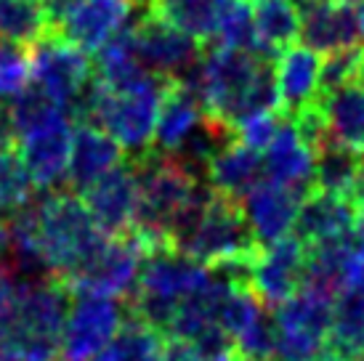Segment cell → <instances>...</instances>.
Wrapping results in <instances>:
<instances>
[{"mask_svg":"<svg viewBox=\"0 0 364 361\" xmlns=\"http://www.w3.org/2000/svg\"><path fill=\"white\" fill-rule=\"evenodd\" d=\"M72 308L64 281L14 284V298L0 319V361H61V340Z\"/></svg>","mask_w":364,"mask_h":361,"instance_id":"6da1fadb","label":"cell"},{"mask_svg":"<svg viewBox=\"0 0 364 361\" xmlns=\"http://www.w3.org/2000/svg\"><path fill=\"white\" fill-rule=\"evenodd\" d=\"M171 80L149 75L131 88L114 90L104 85L96 75L85 85L80 99L70 109L72 122L96 125L120 144L125 157L139 160L146 151H152L157 117H160V101Z\"/></svg>","mask_w":364,"mask_h":361,"instance_id":"7a4b0ae2","label":"cell"},{"mask_svg":"<svg viewBox=\"0 0 364 361\" xmlns=\"http://www.w3.org/2000/svg\"><path fill=\"white\" fill-rule=\"evenodd\" d=\"M35 239L46 274L70 284L107 242L75 191L35 197Z\"/></svg>","mask_w":364,"mask_h":361,"instance_id":"3957f363","label":"cell"},{"mask_svg":"<svg viewBox=\"0 0 364 361\" xmlns=\"http://www.w3.org/2000/svg\"><path fill=\"white\" fill-rule=\"evenodd\" d=\"M131 162L139 186L131 234L141 242L144 252L154 247H171L173 226L189 208L203 180L183 171L173 157L157 151H146L144 157Z\"/></svg>","mask_w":364,"mask_h":361,"instance_id":"277c9868","label":"cell"},{"mask_svg":"<svg viewBox=\"0 0 364 361\" xmlns=\"http://www.w3.org/2000/svg\"><path fill=\"white\" fill-rule=\"evenodd\" d=\"M205 276L208 269L203 263L192 261L173 247L146 250L139 266L136 287L125 298V311L168 340L181 301L203 284Z\"/></svg>","mask_w":364,"mask_h":361,"instance_id":"5b68a950","label":"cell"},{"mask_svg":"<svg viewBox=\"0 0 364 361\" xmlns=\"http://www.w3.org/2000/svg\"><path fill=\"white\" fill-rule=\"evenodd\" d=\"M261 250L263 247L245 218L242 205L210 189V200L205 205L200 221L178 252L210 269L223 261L261 255Z\"/></svg>","mask_w":364,"mask_h":361,"instance_id":"8992f818","label":"cell"},{"mask_svg":"<svg viewBox=\"0 0 364 361\" xmlns=\"http://www.w3.org/2000/svg\"><path fill=\"white\" fill-rule=\"evenodd\" d=\"M32 50V80L41 90H46L61 109L70 114L75 101L80 99L85 85L93 80V61L88 53L75 48L61 35L48 32L38 43L30 45Z\"/></svg>","mask_w":364,"mask_h":361,"instance_id":"52a82bcc","label":"cell"},{"mask_svg":"<svg viewBox=\"0 0 364 361\" xmlns=\"http://www.w3.org/2000/svg\"><path fill=\"white\" fill-rule=\"evenodd\" d=\"M133 53L146 72L165 80H181L203 59V43L160 21L149 11L131 21Z\"/></svg>","mask_w":364,"mask_h":361,"instance_id":"ba28073f","label":"cell"},{"mask_svg":"<svg viewBox=\"0 0 364 361\" xmlns=\"http://www.w3.org/2000/svg\"><path fill=\"white\" fill-rule=\"evenodd\" d=\"M141 258L144 247L133 234H128V237H107L102 250L85 263V269L67 287H70L72 295H93V298L125 301L133 292V287H136Z\"/></svg>","mask_w":364,"mask_h":361,"instance_id":"9c48e42d","label":"cell"},{"mask_svg":"<svg viewBox=\"0 0 364 361\" xmlns=\"http://www.w3.org/2000/svg\"><path fill=\"white\" fill-rule=\"evenodd\" d=\"M125 308L114 298L72 295V308L61 340V361H93L114 340Z\"/></svg>","mask_w":364,"mask_h":361,"instance_id":"30bf717a","label":"cell"},{"mask_svg":"<svg viewBox=\"0 0 364 361\" xmlns=\"http://www.w3.org/2000/svg\"><path fill=\"white\" fill-rule=\"evenodd\" d=\"M72 117L61 109L51 120L19 136V160L30 173L32 186L41 191H56L61 180L67 183V168L72 154Z\"/></svg>","mask_w":364,"mask_h":361,"instance_id":"8fae6325","label":"cell"},{"mask_svg":"<svg viewBox=\"0 0 364 361\" xmlns=\"http://www.w3.org/2000/svg\"><path fill=\"white\" fill-rule=\"evenodd\" d=\"M359 279H364V237L359 231L306 247L301 287L322 292L335 301Z\"/></svg>","mask_w":364,"mask_h":361,"instance_id":"7c38bea8","label":"cell"},{"mask_svg":"<svg viewBox=\"0 0 364 361\" xmlns=\"http://www.w3.org/2000/svg\"><path fill=\"white\" fill-rule=\"evenodd\" d=\"M301 16V45L319 56L362 45L359 6L354 0H295Z\"/></svg>","mask_w":364,"mask_h":361,"instance_id":"4fadbf2b","label":"cell"},{"mask_svg":"<svg viewBox=\"0 0 364 361\" xmlns=\"http://www.w3.org/2000/svg\"><path fill=\"white\" fill-rule=\"evenodd\" d=\"M136 197H139V186H136V171L131 160L112 168L107 176H102L80 194L93 223L99 226L104 237L131 234L133 218H136Z\"/></svg>","mask_w":364,"mask_h":361,"instance_id":"5bb4252c","label":"cell"},{"mask_svg":"<svg viewBox=\"0 0 364 361\" xmlns=\"http://www.w3.org/2000/svg\"><path fill=\"white\" fill-rule=\"evenodd\" d=\"M133 6L136 0H80L53 32L82 53H99L131 24Z\"/></svg>","mask_w":364,"mask_h":361,"instance_id":"9a60e30c","label":"cell"},{"mask_svg":"<svg viewBox=\"0 0 364 361\" xmlns=\"http://www.w3.org/2000/svg\"><path fill=\"white\" fill-rule=\"evenodd\" d=\"M304 266L306 247L295 237H284L263 247L261 258L255 263L253 279H250V290L261 298L266 308H277L301 290Z\"/></svg>","mask_w":364,"mask_h":361,"instance_id":"2e32d148","label":"cell"},{"mask_svg":"<svg viewBox=\"0 0 364 361\" xmlns=\"http://www.w3.org/2000/svg\"><path fill=\"white\" fill-rule=\"evenodd\" d=\"M306 197L298 191L279 186L274 180L263 178L240 205L245 210V218L253 229L255 239L261 247H269L274 242L290 237V231L295 226V215L298 208Z\"/></svg>","mask_w":364,"mask_h":361,"instance_id":"e0dca14e","label":"cell"},{"mask_svg":"<svg viewBox=\"0 0 364 361\" xmlns=\"http://www.w3.org/2000/svg\"><path fill=\"white\" fill-rule=\"evenodd\" d=\"M356 223H359V212L348 197L314 189L298 208L290 237H295L304 247H311L324 239H335L348 231H356Z\"/></svg>","mask_w":364,"mask_h":361,"instance_id":"ac0fdd59","label":"cell"},{"mask_svg":"<svg viewBox=\"0 0 364 361\" xmlns=\"http://www.w3.org/2000/svg\"><path fill=\"white\" fill-rule=\"evenodd\" d=\"M120 162H125V151L120 149V144L112 139L109 133H104L102 128L80 122L72 133L67 189L80 197L91 183H96Z\"/></svg>","mask_w":364,"mask_h":361,"instance_id":"d6986e66","label":"cell"},{"mask_svg":"<svg viewBox=\"0 0 364 361\" xmlns=\"http://www.w3.org/2000/svg\"><path fill=\"white\" fill-rule=\"evenodd\" d=\"M274 70L279 88V109L287 120L319 99V80H322L319 53L295 43L274 59Z\"/></svg>","mask_w":364,"mask_h":361,"instance_id":"ffe728a7","label":"cell"},{"mask_svg":"<svg viewBox=\"0 0 364 361\" xmlns=\"http://www.w3.org/2000/svg\"><path fill=\"white\" fill-rule=\"evenodd\" d=\"M263 178L287 186L304 197L314 191V154L287 117L274 144L263 151Z\"/></svg>","mask_w":364,"mask_h":361,"instance_id":"44dd1931","label":"cell"},{"mask_svg":"<svg viewBox=\"0 0 364 361\" xmlns=\"http://www.w3.org/2000/svg\"><path fill=\"white\" fill-rule=\"evenodd\" d=\"M205 178L213 191L242 202L263 180V154L245 146L240 139H234L229 146H223L213 157Z\"/></svg>","mask_w":364,"mask_h":361,"instance_id":"7402d4cb","label":"cell"},{"mask_svg":"<svg viewBox=\"0 0 364 361\" xmlns=\"http://www.w3.org/2000/svg\"><path fill=\"white\" fill-rule=\"evenodd\" d=\"M205 107L200 96L189 85L178 80H171L165 88L160 101V117H157V131H154L152 151L168 154L181 146V141L197 128V122L203 120Z\"/></svg>","mask_w":364,"mask_h":361,"instance_id":"603a6c76","label":"cell"},{"mask_svg":"<svg viewBox=\"0 0 364 361\" xmlns=\"http://www.w3.org/2000/svg\"><path fill=\"white\" fill-rule=\"evenodd\" d=\"M232 0H144L146 11L203 45H213Z\"/></svg>","mask_w":364,"mask_h":361,"instance_id":"cb8c5ba5","label":"cell"},{"mask_svg":"<svg viewBox=\"0 0 364 361\" xmlns=\"http://www.w3.org/2000/svg\"><path fill=\"white\" fill-rule=\"evenodd\" d=\"M330 139L348 149H364V82H346L330 93H319Z\"/></svg>","mask_w":364,"mask_h":361,"instance_id":"d4e9b609","label":"cell"},{"mask_svg":"<svg viewBox=\"0 0 364 361\" xmlns=\"http://www.w3.org/2000/svg\"><path fill=\"white\" fill-rule=\"evenodd\" d=\"M327 351H333L341 359L364 356V279L354 281L335 298Z\"/></svg>","mask_w":364,"mask_h":361,"instance_id":"484cf974","label":"cell"},{"mask_svg":"<svg viewBox=\"0 0 364 361\" xmlns=\"http://www.w3.org/2000/svg\"><path fill=\"white\" fill-rule=\"evenodd\" d=\"M255 32L261 56L277 59L282 50L298 43L301 16L295 0H255Z\"/></svg>","mask_w":364,"mask_h":361,"instance_id":"4316f807","label":"cell"},{"mask_svg":"<svg viewBox=\"0 0 364 361\" xmlns=\"http://www.w3.org/2000/svg\"><path fill=\"white\" fill-rule=\"evenodd\" d=\"M359 165H362V151L348 149L338 141H327L314 154V189L348 197Z\"/></svg>","mask_w":364,"mask_h":361,"instance_id":"83f0119b","label":"cell"},{"mask_svg":"<svg viewBox=\"0 0 364 361\" xmlns=\"http://www.w3.org/2000/svg\"><path fill=\"white\" fill-rule=\"evenodd\" d=\"M48 32L41 0H0V41L32 45Z\"/></svg>","mask_w":364,"mask_h":361,"instance_id":"f1b7e54d","label":"cell"},{"mask_svg":"<svg viewBox=\"0 0 364 361\" xmlns=\"http://www.w3.org/2000/svg\"><path fill=\"white\" fill-rule=\"evenodd\" d=\"M213 45L261 53L258 32H255L253 0H232V3H229V9L223 14L221 27H218V35H215V43H213Z\"/></svg>","mask_w":364,"mask_h":361,"instance_id":"f546056e","label":"cell"},{"mask_svg":"<svg viewBox=\"0 0 364 361\" xmlns=\"http://www.w3.org/2000/svg\"><path fill=\"white\" fill-rule=\"evenodd\" d=\"M35 197L30 173L24 171L16 151H3L0 154V210L6 215L24 208Z\"/></svg>","mask_w":364,"mask_h":361,"instance_id":"4dcf8cb0","label":"cell"},{"mask_svg":"<svg viewBox=\"0 0 364 361\" xmlns=\"http://www.w3.org/2000/svg\"><path fill=\"white\" fill-rule=\"evenodd\" d=\"M32 80V50L21 43L0 41V99H14Z\"/></svg>","mask_w":364,"mask_h":361,"instance_id":"1f68e13d","label":"cell"},{"mask_svg":"<svg viewBox=\"0 0 364 361\" xmlns=\"http://www.w3.org/2000/svg\"><path fill=\"white\" fill-rule=\"evenodd\" d=\"M364 72V43L354 48L335 50L322 59V80H319V93L341 88L346 82H362Z\"/></svg>","mask_w":364,"mask_h":361,"instance_id":"d6a6232c","label":"cell"},{"mask_svg":"<svg viewBox=\"0 0 364 361\" xmlns=\"http://www.w3.org/2000/svg\"><path fill=\"white\" fill-rule=\"evenodd\" d=\"M282 122H284L282 112L261 114V117H255V120L245 122L242 128H237V139L242 141L245 146H250V149L261 151L263 154V151L274 144L277 133H279V128H282Z\"/></svg>","mask_w":364,"mask_h":361,"instance_id":"836d02e7","label":"cell"},{"mask_svg":"<svg viewBox=\"0 0 364 361\" xmlns=\"http://www.w3.org/2000/svg\"><path fill=\"white\" fill-rule=\"evenodd\" d=\"M16 128H14V117H11V101L0 99V154L3 151H14L16 146Z\"/></svg>","mask_w":364,"mask_h":361,"instance_id":"e575fe53","label":"cell"},{"mask_svg":"<svg viewBox=\"0 0 364 361\" xmlns=\"http://www.w3.org/2000/svg\"><path fill=\"white\" fill-rule=\"evenodd\" d=\"M162 361H205L200 356V351L194 348L192 343L186 340H165V348H162Z\"/></svg>","mask_w":364,"mask_h":361,"instance_id":"d590c367","label":"cell"},{"mask_svg":"<svg viewBox=\"0 0 364 361\" xmlns=\"http://www.w3.org/2000/svg\"><path fill=\"white\" fill-rule=\"evenodd\" d=\"M80 0H41L43 11H46V19H48V27L53 30H59V24L67 16H70V11L77 6Z\"/></svg>","mask_w":364,"mask_h":361,"instance_id":"8d00e7d4","label":"cell"},{"mask_svg":"<svg viewBox=\"0 0 364 361\" xmlns=\"http://www.w3.org/2000/svg\"><path fill=\"white\" fill-rule=\"evenodd\" d=\"M11 298H14V276H11V271L0 263V319L9 311Z\"/></svg>","mask_w":364,"mask_h":361,"instance_id":"74e56055","label":"cell"},{"mask_svg":"<svg viewBox=\"0 0 364 361\" xmlns=\"http://www.w3.org/2000/svg\"><path fill=\"white\" fill-rule=\"evenodd\" d=\"M348 200L354 202L359 218H364V154H362V165H359V171L354 176V183L348 189Z\"/></svg>","mask_w":364,"mask_h":361,"instance_id":"f35d334b","label":"cell"},{"mask_svg":"<svg viewBox=\"0 0 364 361\" xmlns=\"http://www.w3.org/2000/svg\"><path fill=\"white\" fill-rule=\"evenodd\" d=\"M359 30H362V41H364V3H359Z\"/></svg>","mask_w":364,"mask_h":361,"instance_id":"ab89813d","label":"cell"},{"mask_svg":"<svg viewBox=\"0 0 364 361\" xmlns=\"http://www.w3.org/2000/svg\"><path fill=\"white\" fill-rule=\"evenodd\" d=\"M362 82H364V72H362Z\"/></svg>","mask_w":364,"mask_h":361,"instance_id":"60d3db41","label":"cell"},{"mask_svg":"<svg viewBox=\"0 0 364 361\" xmlns=\"http://www.w3.org/2000/svg\"><path fill=\"white\" fill-rule=\"evenodd\" d=\"M136 3H144V0H136Z\"/></svg>","mask_w":364,"mask_h":361,"instance_id":"b9f144b4","label":"cell"},{"mask_svg":"<svg viewBox=\"0 0 364 361\" xmlns=\"http://www.w3.org/2000/svg\"><path fill=\"white\" fill-rule=\"evenodd\" d=\"M362 3H364V0H362Z\"/></svg>","mask_w":364,"mask_h":361,"instance_id":"7bdbcfd3","label":"cell"},{"mask_svg":"<svg viewBox=\"0 0 364 361\" xmlns=\"http://www.w3.org/2000/svg\"><path fill=\"white\" fill-rule=\"evenodd\" d=\"M253 3H255V0H253Z\"/></svg>","mask_w":364,"mask_h":361,"instance_id":"ee69618b","label":"cell"},{"mask_svg":"<svg viewBox=\"0 0 364 361\" xmlns=\"http://www.w3.org/2000/svg\"><path fill=\"white\" fill-rule=\"evenodd\" d=\"M362 151H364V149H362Z\"/></svg>","mask_w":364,"mask_h":361,"instance_id":"f6af8a7d","label":"cell"}]
</instances>
